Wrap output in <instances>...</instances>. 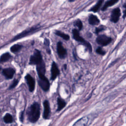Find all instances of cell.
Segmentation results:
<instances>
[{"instance_id":"16","label":"cell","mask_w":126,"mask_h":126,"mask_svg":"<svg viewBox=\"0 0 126 126\" xmlns=\"http://www.w3.org/2000/svg\"><path fill=\"white\" fill-rule=\"evenodd\" d=\"M119 1V0H109L107 1L102 7L101 10L103 11L106 10L109 7L112 6L116 4Z\"/></svg>"},{"instance_id":"25","label":"cell","mask_w":126,"mask_h":126,"mask_svg":"<svg viewBox=\"0 0 126 126\" xmlns=\"http://www.w3.org/2000/svg\"><path fill=\"white\" fill-rule=\"evenodd\" d=\"M96 52L98 54L101 55H104L106 53L105 51L100 47H98L96 49Z\"/></svg>"},{"instance_id":"2","label":"cell","mask_w":126,"mask_h":126,"mask_svg":"<svg viewBox=\"0 0 126 126\" xmlns=\"http://www.w3.org/2000/svg\"><path fill=\"white\" fill-rule=\"evenodd\" d=\"M40 28H41V26L39 24H38L37 25H35L32 27H30V28L24 30L21 33L18 34L16 36H15L12 39H11V40H10V42L15 41L16 40H17L20 39V38L24 37L27 35L32 34V33L36 32L37 31H38Z\"/></svg>"},{"instance_id":"23","label":"cell","mask_w":126,"mask_h":126,"mask_svg":"<svg viewBox=\"0 0 126 126\" xmlns=\"http://www.w3.org/2000/svg\"><path fill=\"white\" fill-rule=\"evenodd\" d=\"M74 25L78 28L79 31H81L83 28V24L80 19H77L74 22Z\"/></svg>"},{"instance_id":"27","label":"cell","mask_w":126,"mask_h":126,"mask_svg":"<svg viewBox=\"0 0 126 126\" xmlns=\"http://www.w3.org/2000/svg\"><path fill=\"white\" fill-rule=\"evenodd\" d=\"M44 44L45 46L47 47L49 49V45H50V41L47 38H45L44 40Z\"/></svg>"},{"instance_id":"8","label":"cell","mask_w":126,"mask_h":126,"mask_svg":"<svg viewBox=\"0 0 126 126\" xmlns=\"http://www.w3.org/2000/svg\"><path fill=\"white\" fill-rule=\"evenodd\" d=\"M57 51L58 56L60 59H64L67 55L66 49L63 46L62 43L61 41L58 42L57 45Z\"/></svg>"},{"instance_id":"29","label":"cell","mask_w":126,"mask_h":126,"mask_svg":"<svg viewBox=\"0 0 126 126\" xmlns=\"http://www.w3.org/2000/svg\"><path fill=\"white\" fill-rule=\"evenodd\" d=\"M124 18H126V9L124 11Z\"/></svg>"},{"instance_id":"1","label":"cell","mask_w":126,"mask_h":126,"mask_svg":"<svg viewBox=\"0 0 126 126\" xmlns=\"http://www.w3.org/2000/svg\"><path fill=\"white\" fill-rule=\"evenodd\" d=\"M27 115L29 121L32 123H35L39 118L40 115V106L37 102H34L28 108Z\"/></svg>"},{"instance_id":"18","label":"cell","mask_w":126,"mask_h":126,"mask_svg":"<svg viewBox=\"0 0 126 126\" xmlns=\"http://www.w3.org/2000/svg\"><path fill=\"white\" fill-rule=\"evenodd\" d=\"M103 1H104V0H98V1L96 2V4L94 5V6H93L91 8V9H90L89 11H92L94 13L97 12L99 10V8H100Z\"/></svg>"},{"instance_id":"19","label":"cell","mask_w":126,"mask_h":126,"mask_svg":"<svg viewBox=\"0 0 126 126\" xmlns=\"http://www.w3.org/2000/svg\"><path fill=\"white\" fill-rule=\"evenodd\" d=\"M11 57L12 56L10 55V54L8 52H6L2 54L1 56H0V63L6 62L8 61H9L11 58Z\"/></svg>"},{"instance_id":"4","label":"cell","mask_w":126,"mask_h":126,"mask_svg":"<svg viewBox=\"0 0 126 126\" xmlns=\"http://www.w3.org/2000/svg\"><path fill=\"white\" fill-rule=\"evenodd\" d=\"M42 61H43V60L40 51L37 49H35L33 55L30 57L29 63L32 65H37Z\"/></svg>"},{"instance_id":"3","label":"cell","mask_w":126,"mask_h":126,"mask_svg":"<svg viewBox=\"0 0 126 126\" xmlns=\"http://www.w3.org/2000/svg\"><path fill=\"white\" fill-rule=\"evenodd\" d=\"M79 31V30L76 29H74L72 30V34H73V37L74 39L76 41L81 43L90 51V52H92V47L91 44L87 41L85 40L82 36H80Z\"/></svg>"},{"instance_id":"21","label":"cell","mask_w":126,"mask_h":126,"mask_svg":"<svg viewBox=\"0 0 126 126\" xmlns=\"http://www.w3.org/2000/svg\"><path fill=\"white\" fill-rule=\"evenodd\" d=\"M55 33L59 36H60L61 37L63 38V39L65 40H68L69 39V36L68 34H66L63 32H62L61 31H56L55 32Z\"/></svg>"},{"instance_id":"22","label":"cell","mask_w":126,"mask_h":126,"mask_svg":"<svg viewBox=\"0 0 126 126\" xmlns=\"http://www.w3.org/2000/svg\"><path fill=\"white\" fill-rule=\"evenodd\" d=\"M22 47H23V46L22 45L18 44H14L10 47V51L12 53H15L19 51L22 49Z\"/></svg>"},{"instance_id":"31","label":"cell","mask_w":126,"mask_h":126,"mask_svg":"<svg viewBox=\"0 0 126 126\" xmlns=\"http://www.w3.org/2000/svg\"><path fill=\"white\" fill-rule=\"evenodd\" d=\"M75 0H68V1H69V2H73V1H75Z\"/></svg>"},{"instance_id":"9","label":"cell","mask_w":126,"mask_h":126,"mask_svg":"<svg viewBox=\"0 0 126 126\" xmlns=\"http://www.w3.org/2000/svg\"><path fill=\"white\" fill-rule=\"evenodd\" d=\"M25 80L31 92H32L35 88V81L33 78L29 74H27L25 77Z\"/></svg>"},{"instance_id":"10","label":"cell","mask_w":126,"mask_h":126,"mask_svg":"<svg viewBox=\"0 0 126 126\" xmlns=\"http://www.w3.org/2000/svg\"><path fill=\"white\" fill-rule=\"evenodd\" d=\"M51 79L52 80H54L60 74V70L58 69L56 63L54 62H53L51 65Z\"/></svg>"},{"instance_id":"12","label":"cell","mask_w":126,"mask_h":126,"mask_svg":"<svg viewBox=\"0 0 126 126\" xmlns=\"http://www.w3.org/2000/svg\"><path fill=\"white\" fill-rule=\"evenodd\" d=\"M36 71L39 76H45V64L44 61H42L40 63L36 65Z\"/></svg>"},{"instance_id":"15","label":"cell","mask_w":126,"mask_h":126,"mask_svg":"<svg viewBox=\"0 0 126 126\" xmlns=\"http://www.w3.org/2000/svg\"><path fill=\"white\" fill-rule=\"evenodd\" d=\"M88 22L90 25L94 26L99 24L100 20L94 14H90L89 16Z\"/></svg>"},{"instance_id":"13","label":"cell","mask_w":126,"mask_h":126,"mask_svg":"<svg viewBox=\"0 0 126 126\" xmlns=\"http://www.w3.org/2000/svg\"><path fill=\"white\" fill-rule=\"evenodd\" d=\"M43 107H44V112L43 114V117L45 119H47L48 118L50 113L49 102L47 100H45L44 101Z\"/></svg>"},{"instance_id":"11","label":"cell","mask_w":126,"mask_h":126,"mask_svg":"<svg viewBox=\"0 0 126 126\" xmlns=\"http://www.w3.org/2000/svg\"><path fill=\"white\" fill-rule=\"evenodd\" d=\"M15 70L12 68H5L2 71V73L7 79H12L15 73Z\"/></svg>"},{"instance_id":"30","label":"cell","mask_w":126,"mask_h":126,"mask_svg":"<svg viewBox=\"0 0 126 126\" xmlns=\"http://www.w3.org/2000/svg\"><path fill=\"white\" fill-rule=\"evenodd\" d=\"M123 7H124V8H126V2L124 3V4H123Z\"/></svg>"},{"instance_id":"28","label":"cell","mask_w":126,"mask_h":126,"mask_svg":"<svg viewBox=\"0 0 126 126\" xmlns=\"http://www.w3.org/2000/svg\"><path fill=\"white\" fill-rule=\"evenodd\" d=\"M24 111H22L20 114H19V119L21 122H23V119H24Z\"/></svg>"},{"instance_id":"20","label":"cell","mask_w":126,"mask_h":126,"mask_svg":"<svg viewBox=\"0 0 126 126\" xmlns=\"http://www.w3.org/2000/svg\"><path fill=\"white\" fill-rule=\"evenodd\" d=\"M3 121L6 124H10L13 122L12 116L9 113H6L3 117Z\"/></svg>"},{"instance_id":"17","label":"cell","mask_w":126,"mask_h":126,"mask_svg":"<svg viewBox=\"0 0 126 126\" xmlns=\"http://www.w3.org/2000/svg\"><path fill=\"white\" fill-rule=\"evenodd\" d=\"M57 104H58V107H57V111H60L65 106L66 102L63 99L60 97H58L57 98Z\"/></svg>"},{"instance_id":"5","label":"cell","mask_w":126,"mask_h":126,"mask_svg":"<svg viewBox=\"0 0 126 126\" xmlns=\"http://www.w3.org/2000/svg\"><path fill=\"white\" fill-rule=\"evenodd\" d=\"M112 38L105 34L99 35L96 38V42L99 45L104 46L108 45L112 41Z\"/></svg>"},{"instance_id":"7","label":"cell","mask_w":126,"mask_h":126,"mask_svg":"<svg viewBox=\"0 0 126 126\" xmlns=\"http://www.w3.org/2000/svg\"><path fill=\"white\" fill-rule=\"evenodd\" d=\"M121 15V10L120 8L117 7L114 9L112 11V12L111 14V16L110 19V21L114 23H117L120 19Z\"/></svg>"},{"instance_id":"14","label":"cell","mask_w":126,"mask_h":126,"mask_svg":"<svg viewBox=\"0 0 126 126\" xmlns=\"http://www.w3.org/2000/svg\"><path fill=\"white\" fill-rule=\"evenodd\" d=\"M89 121V119L87 117H83L77 120L72 126H87Z\"/></svg>"},{"instance_id":"26","label":"cell","mask_w":126,"mask_h":126,"mask_svg":"<svg viewBox=\"0 0 126 126\" xmlns=\"http://www.w3.org/2000/svg\"><path fill=\"white\" fill-rule=\"evenodd\" d=\"M18 82H19V81H18V79H14V80L13 81V82H12V83H11V84L10 85V86H9V89L10 90V89H13L14 88H15V87L17 86V85L18 84Z\"/></svg>"},{"instance_id":"24","label":"cell","mask_w":126,"mask_h":126,"mask_svg":"<svg viewBox=\"0 0 126 126\" xmlns=\"http://www.w3.org/2000/svg\"><path fill=\"white\" fill-rule=\"evenodd\" d=\"M106 29V27L103 25H101L100 26H99L98 27H97L95 28V31L94 32L96 34H98L99 32H100L101 31H103L104 30H105Z\"/></svg>"},{"instance_id":"6","label":"cell","mask_w":126,"mask_h":126,"mask_svg":"<svg viewBox=\"0 0 126 126\" xmlns=\"http://www.w3.org/2000/svg\"><path fill=\"white\" fill-rule=\"evenodd\" d=\"M38 83L39 86L44 91L47 92L49 90L50 88V83L45 76H39Z\"/></svg>"}]
</instances>
